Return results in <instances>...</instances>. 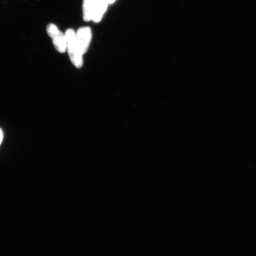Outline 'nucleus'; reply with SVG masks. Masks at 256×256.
Returning <instances> with one entry per match:
<instances>
[{
  "label": "nucleus",
  "mask_w": 256,
  "mask_h": 256,
  "mask_svg": "<svg viewBox=\"0 0 256 256\" xmlns=\"http://www.w3.org/2000/svg\"><path fill=\"white\" fill-rule=\"evenodd\" d=\"M66 50H68L70 60L76 68H81L82 66V55L76 44V34L72 28L66 31Z\"/></svg>",
  "instance_id": "nucleus-1"
},
{
  "label": "nucleus",
  "mask_w": 256,
  "mask_h": 256,
  "mask_svg": "<svg viewBox=\"0 0 256 256\" xmlns=\"http://www.w3.org/2000/svg\"><path fill=\"white\" fill-rule=\"evenodd\" d=\"M47 32L49 36L52 38L54 46L60 53L65 52L66 50V35L54 24H50L47 26Z\"/></svg>",
  "instance_id": "nucleus-2"
},
{
  "label": "nucleus",
  "mask_w": 256,
  "mask_h": 256,
  "mask_svg": "<svg viewBox=\"0 0 256 256\" xmlns=\"http://www.w3.org/2000/svg\"><path fill=\"white\" fill-rule=\"evenodd\" d=\"M92 38L91 28L88 27L80 28L76 34V41L82 55L87 52Z\"/></svg>",
  "instance_id": "nucleus-3"
},
{
  "label": "nucleus",
  "mask_w": 256,
  "mask_h": 256,
  "mask_svg": "<svg viewBox=\"0 0 256 256\" xmlns=\"http://www.w3.org/2000/svg\"><path fill=\"white\" fill-rule=\"evenodd\" d=\"M96 0H84L82 4L83 19L86 22L92 20Z\"/></svg>",
  "instance_id": "nucleus-4"
},
{
  "label": "nucleus",
  "mask_w": 256,
  "mask_h": 256,
  "mask_svg": "<svg viewBox=\"0 0 256 256\" xmlns=\"http://www.w3.org/2000/svg\"><path fill=\"white\" fill-rule=\"evenodd\" d=\"M108 6V3L102 1V0H96V7L92 20L96 22V23L100 22L104 12L106 11Z\"/></svg>",
  "instance_id": "nucleus-5"
},
{
  "label": "nucleus",
  "mask_w": 256,
  "mask_h": 256,
  "mask_svg": "<svg viewBox=\"0 0 256 256\" xmlns=\"http://www.w3.org/2000/svg\"><path fill=\"white\" fill-rule=\"evenodd\" d=\"M3 132L1 128H0V145H1V144L3 140Z\"/></svg>",
  "instance_id": "nucleus-6"
},
{
  "label": "nucleus",
  "mask_w": 256,
  "mask_h": 256,
  "mask_svg": "<svg viewBox=\"0 0 256 256\" xmlns=\"http://www.w3.org/2000/svg\"><path fill=\"white\" fill-rule=\"evenodd\" d=\"M102 1H104L108 3V4H112V3H114L115 2V0H102Z\"/></svg>",
  "instance_id": "nucleus-7"
}]
</instances>
